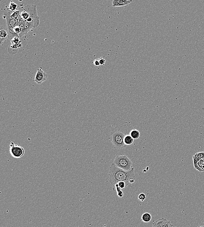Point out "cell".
Returning <instances> with one entry per match:
<instances>
[{
  "label": "cell",
  "mask_w": 204,
  "mask_h": 227,
  "mask_svg": "<svg viewBox=\"0 0 204 227\" xmlns=\"http://www.w3.org/2000/svg\"><path fill=\"white\" fill-rule=\"evenodd\" d=\"M109 176L110 183L113 188L121 181H125L129 184L134 183L135 178L134 168L131 171L126 172L117 167L114 163L110 166Z\"/></svg>",
  "instance_id": "obj_1"
},
{
  "label": "cell",
  "mask_w": 204,
  "mask_h": 227,
  "mask_svg": "<svg viewBox=\"0 0 204 227\" xmlns=\"http://www.w3.org/2000/svg\"><path fill=\"white\" fill-rule=\"evenodd\" d=\"M114 163L117 167L126 172L131 171L133 168L132 162L125 155H116Z\"/></svg>",
  "instance_id": "obj_2"
},
{
  "label": "cell",
  "mask_w": 204,
  "mask_h": 227,
  "mask_svg": "<svg viewBox=\"0 0 204 227\" xmlns=\"http://www.w3.org/2000/svg\"><path fill=\"white\" fill-rule=\"evenodd\" d=\"M11 13L7 11L4 13V18L6 20L7 30L8 34V38L10 40H12L15 37H16L17 35L14 32V28L16 25L19 22V19H15L12 18L11 16Z\"/></svg>",
  "instance_id": "obj_3"
},
{
  "label": "cell",
  "mask_w": 204,
  "mask_h": 227,
  "mask_svg": "<svg viewBox=\"0 0 204 227\" xmlns=\"http://www.w3.org/2000/svg\"><path fill=\"white\" fill-rule=\"evenodd\" d=\"M126 135L120 132H116L112 134L110 137V139L115 148L122 149L127 146L125 144L124 138Z\"/></svg>",
  "instance_id": "obj_4"
},
{
  "label": "cell",
  "mask_w": 204,
  "mask_h": 227,
  "mask_svg": "<svg viewBox=\"0 0 204 227\" xmlns=\"http://www.w3.org/2000/svg\"><path fill=\"white\" fill-rule=\"evenodd\" d=\"M24 8L28 12L29 14V17L25 22L31 24L34 28L37 27L39 25L40 18L37 15L36 6L34 5L25 6Z\"/></svg>",
  "instance_id": "obj_5"
},
{
  "label": "cell",
  "mask_w": 204,
  "mask_h": 227,
  "mask_svg": "<svg viewBox=\"0 0 204 227\" xmlns=\"http://www.w3.org/2000/svg\"><path fill=\"white\" fill-rule=\"evenodd\" d=\"M10 152L13 157L15 158H20L23 156L24 150L22 147L15 145L11 142L10 145Z\"/></svg>",
  "instance_id": "obj_6"
},
{
  "label": "cell",
  "mask_w": 204,
  "mask_h": 227,
  "mask_svg": "<svg viewBox=\"0 0 204 227\" xmlns=\"http://www.w3.org/2000/svg\"><path fill=\"white\" fill-rule=\"evenodd\" d=\"M47 76L46 73L41 68L37 70V72L34 78V82L37 84H40L45 81L47 79Z\"/></svg>",
  "instance_id": "obj_7"
},
{
  "label": "cell",
  "mask_w": 204,
  "mask_h": 227,
  "mask_svg": "<svg viewBox=\"0 0 204 227\" xmlns=\"http://www.w3.org/2000/svg\"><path fill=\"white\" fill-rule=\"evenodd\" d=\"M132 2L131 0H114L112 4L113 7H120L127 6Z\"/></svg>",
  "instance_id": "obj_8"
},
{
  "label": "cell",
  "mask_w": 204,
  "mask_h": 227,
  "mask_svg": "<svg viewBox=\"0 0 204 227\" xmlns=\"http://www.w3.org/2000/svg\"><path fill=\"white\" fill-rule=\"evenodd\" d=\"M202 159H204V152H198L194 155L193 156L194 167L197 165L198 162Z\"/></svg>",
  "instance_id": "obj_9"
},
{
  "label": "cell",
  "mask_w": 204,
  "mask_h": 227,
  "mask_svg": "<svg viewBox=\"0 0 204 227\" xmlns=\"http://www.w3.org/2000/svg\"><path fill=\"white\" fill-rule=\"evenodd\" d=\"M8 34L7 30L5 28L1 26L0 29V38H1V43H2L8 37Z\"/></svg>",
  "instance_id": "obj_10"
},
{
  "label": "cell",
  "mask_w": 204,
  "mask_h": 227,
  "mask_svg": "<svg viewBox=\"0 0 204 227\" xmlns=\"http://www.w3.org/2000/svg\"><path fill=\"white\" fill-rule=\"evenodd\" d=\"M168 221V220H166L164 218L159 219L157 221L153 222V227H163V225Z\"/></svg>",
  "instance_id": "obj_11"
},
{
  "label": "cell",
  "mask_w": 204,
  "mask_h": 227,
  "mask_svg": "<svg viewBox=\"0 0 204 227\" xmlns=\"http://www.w3.org/2000/svg\"><path fill=\"white\" fill-rule=\"evenodd\" d=\"M194 168L199 172H204V159H201L198 162Z\"/></svg>",
  "instance_id": "obj_12"
},
{
  "label": "cell",
  "mask_w": 204,
  "mask_h": 227,
  "mask_svg": "<svg viewBox=\"0 0 204 227\" xmlns=\"http://www.w3.org/2000/svg\"><path fill=\"white\" fill-rule=\"evenodd\" d=\"M151 220V216L150 214L148 213H144L141 216V220L144 222H149Z\"/></svg>",
  "instance_id": "obj_13"
},
{
  "label": "cell",
  "mask_w": 204,
  "mask_h": 227,
  "mask_svg": "<svg viewBox=\"0 0 204 227\" xmlns=\"http://www.w3.org/2000/svg\"><path fill=\"white\" fill-rule=\"evenodd\" d=\"M134 142V139L130 135H126L124 138L125 144L126 145H129L132 144Z\"/></svg>",
  "instance_id": "obj_14"
},
{
  "label": "cell",
  "mask_w": 204,
  "mask_h": 227,
  "mask_svg": "<svg viewBox=\"0 0 204 227\" xmlns=\"http://www.w3.org/2000/svg\"><path fill=\"white\" fill-rule=\"evenodd\" d=\"M130 135L134 139H137L139 138L140 132L137 130L133 129L130 132Z\"/></svg>",
  "instance_id": "obj_15"
},
{
  "label": "cell",
  "mask_w": 204,
  "mask_h": 227,
  "mask_svg": "<svg viewBox=\"0 0 204 227\" xmlns=\"http://www.w3.org/2000/svg\"><path fill=\"white\" fill-rule=\"evenodd\" d=\"M17 7V4L11 1L10 4L8 9H9L11 11L15 12L18 10Z\"/></svg>",
  "instance_id": "obj_16"
},
{
  "label": "cell",
  "mask_w": 204,
  "mask_h": 227,
  "mask_svg": "<svg viewBox=\"0 0 204 227\" xmlns=\"http://www.w3.org/2000/svg\"><path fill=\"white\" fill-rule=\"evenodd\" d=\"M21 13V12L20 10H18L14 12L13 13L11 14V16L12 18L15 19H18L19 18L20 16Z\"/></svg>",
  "instance_id": "obj_17"
},
{
  "label": "cell",
  "mask_w": 204,
  "mask_h": 227,
  "mask_svg": "<svg viewBox=\"0 0 204 227\" xmlns=\"http://www.w3.org/2000/svg\"><path fill=\"white\" fill-rule=\"evenodd\" d=\"M119 187L121 188V189H124L126 187H128L129 185L128 183H126L125 181H121L117 183Z\"/></svg>",
  "instance_id": "obj_18"
},
{
  "label": "cell",
  "mask_w": 204,
  "mask_h": 227,
  "mask_svg": "<svg viewBox=\"0 0 204 227\" xmlns=\"http://www.w3.org/2000/svg\"><path fill=\"white\" fill-rule=\"evenodd\" d=\"M146 196L145 194H143V193H141V194H140L138 195V200L141 201V202H143L144 200L146 199Z\"/></svg>",
  "instance_id": "obj_19"
},
{
  "label": "cell",
  "mask_w": 204,
  "mask_h": 227,
  "mask_svg": "<svg viewBox=\"0 0 204 227\" xmlns=\"http://www.w3.org/2000/svg\"><path fill=\"white\" fill-rule=\"evenodd\" d=\"M99 59V60L100 64V65L103 66V65L105 64L106 61V60L105 59V58H100Z\"/></svg>",
  "instance_id": "obj_20"
},
{
  "label": "cell",
  "mask_w": 204,
  "mask_h": 227,
  "mask_svg": "<svg viewBox=\"0 0 204 227\" xmlns=\"http://www.w3.org/2000/svg\"><path fill=\"white\" fill-rule=\"evenodd\" d=\"M93 63H94V65L96 66H99L100 65L99 59H95L94 61V62H93Z\"/></svg>",
  "instance_id": "obj_21"
},
{
  "label": "cell",
  "mask_w": 204,
  "mask_h": 227,
  "mask_svg": "<svg viewBox=\"0 0 204 227\" xmlns=\"http://www.w3.org/2000/svg\"><path fill=\"white\" fill-rule=\"evenodd\" d=\"M163 227H173V225L169 221H168L167 222L163 225Z\"/></svg>",
  "instance_id": "obj_22"
},
{
  "label": "cell",
  "mask_w": 204,
  "mask_h": 227,
  "mask_svg": "<svg viewBox=\"0 0 204 227\" xmlns=\"http://www.w3.org/2000/svg\"><path fill=\"white\" fill-rule=\"evenodd\" d=\"M117 195L119 198H122V197H123V193L122 191H119L118 193H117Z\"/></svg>",
  "instance_id": "obj_23"
},
{
  "label": "cell",
  "mask_w": 204,
  "mask_h": 227,
  "mask_svg": "<svg viewBox=\"0 0 204 227\" xmlns=\"http://www.w3.org/2000/svg\"><path fill=\"white\" fill-rule=\"evenodd\" d=\"M147 170H145V169H144V170H143V172H147Z\"/></svg>",
  "instance_id": "obj_24"
},
{
  "label": "cell",
  "mask_w": 204,
  "mask_h": 227,
  "mask_svg": "<svg viewBox=\"0 0 204 227\" xmlns=\"http://www.w3.org/2000/svg\"><path fill=\"white\" fill-rule=\"evenodd\" d=\"M198 227H204V226H199Z\"/></svg>",
  "instance_id": "obj_25"
}]
</instances>
